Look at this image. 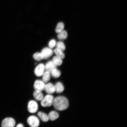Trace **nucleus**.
Segmentation results:
<instances>
[{"instance_id":"8","label":"nucleus","mask_w":127,"mask_h":127,"mask_svg":"<svg viewBox=\"0 0 127 127\" xmlns=\"http://www.w3.org/2000/svg\"><path fill=\"white\" fill-rule=\"evenodd\" d=\"M45 67L43 64H38L35 68L34 72L35 75L38 77L42 76L44 73Z\"/></svg>"},{"instance_id":"10","label":"nucleus","mask_w":127,"mask_h":127,"mask_svg":"<svg viewBox=\"0 0 127 127\" xmlns=\"http://www.w3.org/2000/svg\"><path fill=\"white\" fill-rule=\"evenodd\" d=\"M56 66L52 61H50L46 64L45 68L46 71L50 73L53 70L56 68Z\"/></svg>"},{"instance_id":"20","label":"nucleus","mask_w":127,"mask_h":127,"mask_svg":"<svg viewBox=\"0 0 127 127\" xmlns=\"http://www.w3.org/2000/svg\"><path fill=\"white\" fill-rule=\"evenodd\" d=\"M56 48L62 51H64L65 49V47L64 43L61 41H59L56 43Z\"/></svg>"},{"instance_id":"14","label":"nucleus","mask_w":127,"mask_h":127,"mask_svg":"<svg viewBox=\"0 0 127 127\" xmlns=\"http://www.w3.org/2000/svg\"><path fill=\"white\" fill-rule=\"evenodd\" d=\"M37 115L41 120L43 122H47L49 120L48 115L45 113L41 111H39Z\"/></svg>"},{"instance_id":"24","label":"nucleus","mask_w":127,"mask_h":127,"mask_svg":"<svg viewBox=\"0 0 127 127\" xmlns=\"http://www.w3.org/2000/svg\"><path fill=\"white\" fill-rule=\"evenodd\" d=\"M24 126L21 123H19L17 125L16 127H23Z\"/></svg>"},{"instance_id":"16","label":"nucleus","mask_w":127,"mask_h":127,"mask_svg":"<svg viewBox=\"0 0 127 127\" xmlns=\"http://www.w3.org/2000/svg\"><path fill=\"white\" fill-rule=\"evenodd\" d=\"M42 81L44 83H47L48 82L50 79V73L46 71L44 72L42 75Z\"/></svg>"},{"instance_id":"11","label":"nucleus","mask_w":127,"mask_h":127,"mask_svg":"<svg viewBox=\"0 0 127 127\" xmlns=\"http://www.w3.org/2000/svg\"><path fill=\"white\" fill-rule=\"evenodd\" d=\"M55 91L57 93H62L64 91V88L62 84L60 82L56 83L55 85Z\"/></svg>"},{"instance_id":"6","label":"nucleus","mask_w":127,"mask_h":127,"mask_svg":"<svg viewBox=\"0 0 127 127\" xmlns=\"http://www.w3.org/2000/svg\"><path fill=\"white\" fill-rule=\"evenodd\" d=\"M45 84L43 81L37 80L35 81L34 84V87L35 90L42 91L44 90Z\"/></svg>"},{"instance_id":"17","label":"nucleus","mask_w":127,"mask_h":127,"mask_svg":"<svg viewBox=\"0 0 127 127\" xmlns=\"http://www.w3.org/2000/svg\"><path fill=\"white\" fill-rule=\"evenodd\" d=\"M52 61L56 65L58 66L61 65L63 62L62 59L57 56H55L53 57Z\"/></svg>"},{"instance_id":"19","label":"nucleus","mask_w":127,"mask_h":127,"mask_svg":"<svg viewBox=\"0 0 127 127\" xmlns=\"http://www.w3.org/2000/svg\"><path fill=\"white\" fill-rule=\"evenodd\" d=\"M64 27V24L62 22L59 23L57 24L55 29L56 32L59 33L63 31Z\"/></svg>"},{"instance_id":"22","label":"nucleus","mask_w":127,"mask_h":127,"mask_svg":"<svg viewBox=\"0 0 127 127\" xmlns=\"http://www.w3.org/2000/svg\"><path fill=\"white\" fill-rule=\"evenodd\" d=\"M33 58L37 61H39L43 59V56L41 53L36 52L35 53L33 56Z\"/></svg>"},{"instance_id":"9","label":"nucleus","mask_w":127,"mask_h":127,"mask_svg":"<svg viewBox=\"0 0 127 127\" xmlns=\"http://www.w3.org/2000/svg\"><path fill=\"white\" fill-rule=\"evenodd\" d=\"M44 90L48 94H52L55 92V85L51 83H48L45 85Z\"/></svg>"},{"instance_id":"3","label":"nucleus","mask_w":127,"mask_h":127,"mask_svg":"<svg viewBox=\"0 0 127 127\" xmlns=\"http://www.w3.org/2000/svg\"><path fill=\"white\" fill-rule=\"evenodd\" d=\"M28 125L31 127H37L39 125L40 121L36 116L32 115L29 117L27 119Z\"/></svg>"},{"instance_id":"5","label":"nucleus","mask_w":127,"mask_h":127,"mask_svg":"<svg viewBox=\"0 0 127 127\" xmlns=\"http://www.w3.org/2000/svg\"><path fill=\"white\" fill-rule=\"evenodd\" d=\"M28 109L29 112L31 113L36 112L38 109V105L37 103L34 100H31L28 103Z\"/></svg>"},{"instance_id":"13","label":"nucleus","mask_w":127,"mask_h":127,"mask_svg":"<svg viewBox=\"0 0 127 127\" xmlns=\"http://www.w3.org/2000/svg\"><path fill=\"white\" fill-rule=\"evenodd\" d=\"M33 96L35 99L38 101H41L44 97L41 91L37 90H35L34 92Z\"/></svg>"},{"instance_id":"21","label":"nucleus","mask_w":127,"mask_h":127,"mask_svg":"<svg viewBox=\"0 0 127 127\" xmlns=\"http://www.w3.org/2000/svg\"><path fill=\"white\" fill-rule=\"evenodd\" d=\"M51 73L52 76L55 78L59 77L61 74L60 71L56 68L53 70Z\"/></svg>"},{"instance_id":"2","label":"nucleus","mask_w":127,"mask_h":127,"mask_svg":"<svg viewBox=\"0 0 127 127\" xmlns=\"http://www.w3.org/2000/svg\"><path fill=\"white\" fill-rule=\"evenodd\" d=\"M54 99L53 96L50 94L46 95L41 101V105L44 107L50 106L52 104Z\"/></svg>"},{"instance_id":"15","label":"nucleus","mask_w":127,"mask_h":127,"mask_svg":"<svg viewBox=\"0 0 127 127\" xmlns=\"http://www.w3.org/2000/svg\"><path fill=\"white\" fill-rule=\"evenodd\" d=\"M67 36L68 34L67 32L66 31L63 30L58 33L57 36L59 39L62 40L66 39Z\"/></svg>"},{"instance_id":"18","label":"nucleus","mask_w":127,"mask_h":127,"mask_svg":"<svg viewBox=\"0 0 127 127\" xmlns=\"http://www.w3.org/2000/svg\"><path fill=\"white\" fill-rule=\"evenodd\" d=\"M54 52L57 56H56L60 57L62 59L65 58V56L63 51L57 48H55L54 50Z\"/></svg>"},{"instance_id":"4","label":"nucleus","mask_w":127,"mask_h":127,"mask_svg":"<svg viewBox=\"0 0 127 127\" xmlns=\"http://www.w3.org/2000/svg\"><path fill=\"white\" fill-rule=\"evenodd\" d=\"M15 124V121L13 118L7 117L2 121L1 125L2 127H13Z\"/></svg>"},{"instance_id":"1","label":"nucleus","mask_w":127,"mask_h":127,"mask_svg":"<svg viewBox=\"0 0 127 127\" xmlns=\"http://www.w3.org/2000/svg\"><path fill=\"white\" fill-rule=\"evenodd\" d=\"M52 104L54 108L57 110L63 111L68 107L69 103L67 99L62 96H58L54 99Z\"/></svg>"},{"instance_id":"23","label":"nucleus","mask_w":127,"mask_h":127,"mask_svg":"<svg viewBox=\"0 0 127 127\" xmlns=\"http://www.w3.org/2000/svg\"><path fill=\"white\" fill-rule=\"evenodd\" d=\"M56 41L55 40L52 39L49 42L48 45L50 48H52L56 46Z\"/></svg>"},{"instance_id":"12","label":"nucleus","mask_w":127,"mask_h":127,"mask_svg":"<svg viewBox=\"0 0 127 127\" xmlns=\"http://www.w3.org/2000/svg\"><path fill=\"white\" fill-rule=\"evenodd\" d=\"M48 115L49 120L51 121H54L58 118L59 114L57 111H52L49 112Z\"/></svg>"},{"instance_id":"7","label":"nucleus","mask_w":127,"mask_h":127,"mask_svg":"<svg viewBox=\"0 0 127 127\" xmlns=\"http://www.w3.org/2000/svg\"><path fill=\"white\" fill-rule=\"evenodd\" d=\"M41 53L43 56V59H47L52 55L53 51L51 48L46 47L42 49Z\"/></svg>"}]
</instances>
